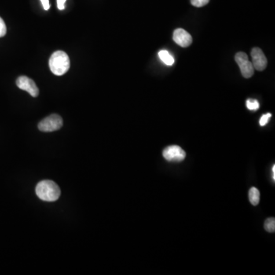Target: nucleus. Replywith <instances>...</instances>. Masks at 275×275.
I'll return each instance as SVG.
<instances>
[{
	"mask_svg": "<svg viewBox=\"0 0 275 275\" xmlns=\"http://www.w3.org/2000/svg\"><path fill=\"white\" fill-rule=\"evenodd\" d=\"M251 56L252 58L251 64L254 69L258 71H262L266 68L268 60L263 52L260 48H253L251 52Z\"/></svg>",
	"mask_w": 275,
	"mask_h": 275,
	"instance_id": "obj_7",
	"label": "nucleus"
},
{
	"mask_svg": "<svg viewBox=\"0 0 275 275\" xmlns=\"http://www.w3.org/2000/svg\"><path fill=\"white\" fill-rule=\"evenodd\" d=\"M163 156L168 162H180L184 160L186 153L181 147L171 145L164 150Z\"/></svg>",
	"mask_w": 275,
	"mask_h": 275,
	"instance_id": "obj_6",
	"label": "nucleus"
},
{
	"mask_svg": "<svg viewBox=\"0 0 275 275\" xmlns=\"http://www.w3.org/2000/svg\"><path fill=\"white\" fill-rule=\"evenodd\" d=\"M67 0H57V8H58L60 10H63L65 8L64 5H65V2Z\"/></svg>",
	"mask_w": 275,
	"mask_h": 275,
	"instance_id": "obj_16",
	"label": "nucleus"
},
{
	"mask_svg": "<svg viewBox=\"0 0 275 275\" xmlns=\"http://www.w3.org/2000/svg\"><path fill=\"white\" fill-rule=\"evenodd\" d=\"M70 67L71 61L68 55L62 51L55 52L49 59V67L55 75H64L68 71Z\"/></svg>",
	"mask_w": 275,
	"mask_h": 275,
	"instance_id": "obj_2",
	"label": "nucleus"
},
{
	"mask_svg": "<svg viewBox=\"0 0 275 275\" xmlns=\"http://www.w3.org/2000/svg\"><path fill=\"white\" fill-rule=\"evenodd\" d=\"M63 126V119L57 114H52L41 120L38 124V129L44 133H52L59 130Z\"/></svg>",
	"mask_w": 275,
	"mask_h": 275,
	"instance_id": "obj_3",
	"label": "nucleus"
},
{
	"mask_svg": "<svg viewBox=\"0 0 275 275\" xmlns=\"http://www.w3.org/2000/svg\"><path fill=\"white\" fill-rule=\"evenodd\" d=\"M41 3L43 5L45 10H48L50 9V4H49V0H41Z\"/></svg>",
	"mask_w": 275,
	"mask_h": 275,
	"instance_id": "obj_17",
	"label": "nucleus"
},
{
	"mask_svg": "<svg viewBox=\"0 0 275 275\" xmlns=\"http://www.w3.org/2000/svg\"><path fill=\"white\" fill-rule=\"evenodd\" d=\"M37 196L43 201L55 202L60 196V190L56 183L50 180L41 181L35 188Z\"/></svg>",
	"mask_w": 275,
	"mask_h": 275,
	"instance_id": "obj_1",
	"label": "nucleus"
},
{
	"mask_svg": "<svg viewBox=\"0 0 275 275\" xmlns=\"http://www.w3.org/2000/svg\"><path fill=\"white\" fill-rule=\"evenodd\" d=\"M272 171H273V179L275 180V166L274 165L273 167H272Z\"/></svg>",
	"mask_w": 275,
	"mask_h": 275,
	"instance_id": "obj_18",
	"label": "nucleus"
},
{
	"mask_svg": "<svg viewBox=\"0 0 275 275\" xmlns=\"http://www.w3.org/2000/svg\"><path fill=\"white\" fill-rule=\"evenodd\" d=\"M236 63L240 68L242 75L245 78H250L254 74V67H253L251 62L248 60V57L245 52H239L236 54L235 57Z\"/></svg>",
	"mask_w": 275,
	"mask_h": 275,
	"instance_id": "obj_4",
	"label": "nucleus"
},
{
	"mask_svg": "<svg viewBox=\"0 0 275 275\" xmlns=\"http://www.w3.org/2000/svg\"><path fill=\"white\" fill-rule=\"evenodd\" d=\"M251 204L257 206L260 202V192L257 188H251L248 193Z\"/></svg>",
	"mask_w": 275,
	"mask_h": 275,
	"instance_id": "obj_10",
	"label": "nucleus"
},
{
	"mask_svg": "<svg viewBox=\"0 0 275 275\" xmlns=\"http://www.w3.org/2000/svg\"><path fill=\"white\" fill-rule=\"evenodd\" d=\"M158 56L161 60L168 66L173 65L174 64V58L167 51L162 50L158 53Z\"/></svg>",
	"mask_w": 275,
	"mask_h": 275,
	"instance_id": "obj_9",
	"label": "nucleus"
},
{
	"mask_svg": "<svg viewBox=\"0 0 275 275\" xmlns=\"http://www.w3.org/2000/svg\"><path fill=\"white\" fill-rule=\"evenodd\" d=\"M265 229L268 232H275V219L274 217H271L265 220Z\"/></svg>",
	"mask_w": 275,
	"mask_h": 275,
	"instance_id": "obj_11",
	"label": "nucleus"
},
{
	"mask_svg": "<svg viewBox=\"0 0 275 275\" xmlns=\"http://www.w3.org/2000/svg\"><path fill=\"white\" fill-rule=\"evenodd\" d=\"M271 117H272V114L271 113H267L262 115L259 121L260 126H265L266 124H268V121L271 119Z\"/></svg>",
	"mask_w": 275,
	"mask_h": 275,
	"instance_id": "obj_14",
	"label": "nucleus"
},
{
	"mask_svg": "<svg viewBox=\"0 0 275 275\" xmlns=\"http://www.w3.org/2000/svg\"><path fill=\"white\" fill-rule=\"evenodd\" d=\"M191 4L195 7H203L208 4L210 0H191Z\"/></svg>",
	"mask_w": 275,
	"mask_h": 275,
	"instance_id": "obj_13",
	"label": "nucleus"
},
{
	"mask_svg": "<svg viewBox=\"0 0 275 275\" xmlns=\"http://www.w3.org/2000/svg\"><path fill=\"white\" fill-rule=\"evenodd\" d=\"M246 107L249 110H258L259 109V103L256 100H251V99H248L246 101Z\"/></svg>",
	"mask_w": 275,
	"mask_h": 275,
	"instance_id": "obj_12",
	"label": "nucleus"
},
{
	"mask_svg": "<svg viewBox=\"0 0 275 275\" xmlns=\"http://www.w3.org/2000/svg\"><path fill=\"white\" fill-rule=\"evenodd\" d=\"M6 26H5V23H4L3 19L0 17V38L4 37L6 34Z\"/></svg>",
	"mask_w": 275,
	"mask_h": 275,
	"instance_id": "obj_15",
	"label": "nucleus"
},
{
	"mask_svg": "<svg viewBox=\"0 0 275 275\" xmlns=\"http://www.w3.org/2000/svg\"><path fill=\"white\" fill-rule=\"evenodd\" d=\"M16 85L19 89L27 91L33 97H37L39 95V89L33 80L26 76H21L16 81Z\"/></svg>",
	"mask_w": 275,
	"mask_h": 275,
	"instance_id": "obj_5",
	"label": "nucleus"
},
{
	"mask_svg": "<svg viewBox=\"0 0 275 275\" xmlns=\"http://www.w3.org/2000/svg\"><path fill=\"white\" fill-rule=\"evenodd\" d=\"M173 39H174V42L182 48L189 47L192 41L191 34L183 28H177L174 31Z\"/></svg>",
	"mask_w": 275,
	"mask_h": 275,
	"instance_id": "obj_8",
	"label": "nucleus"
}]
</instances>
